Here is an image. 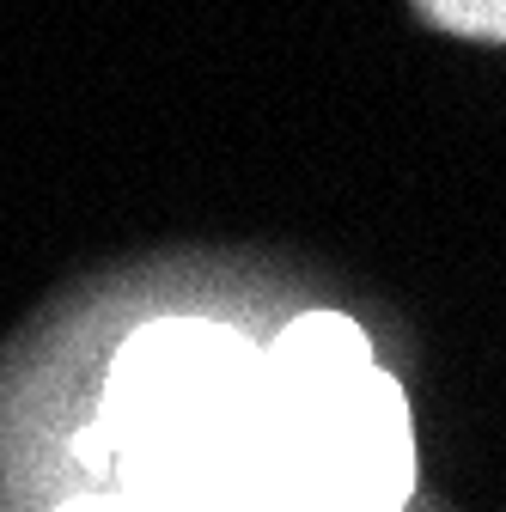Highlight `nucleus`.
Instances as JSON below:
<instances>
[{"instance_id":"obj_1","label":"nucleus","mask_w":506,"mask_h":512,"mask_svg":"<svg viewBox=\"0 0 506 512\" xmlns=\"http://www.w3.org/2000/svg\"><path fill=\"white\" fill-rule=\"evenodd\" d=\"M98 439L141 512H287L269 354L208 317H159L122 342Z\"/></svg>"},{"instance_id":"obj_2","label":"nucleus","mask_w":506,"mask_h":512,"mask_svg":"<svg viewBox=\"0 0 506 512\" xmlns=\"http://www.w3.org/2000/svg\"><path fill=\"white\" fill-rule=\"evenodd\" d=\"M275 397V470L287 512H403L415 427L403 384L342 311H305L263 348Z\"/></svg>"},{"instance_id":"obj_3","label":"nucleus","mask_w":506,"mask_h":512,"mask_svg":"<svg viewBox=\"0 0 506 512\" xmlns=\"http://www.w3.org/2000/svg\"><path fill=\"white\" fill-rule=\"evenodd\" d=\"M415 7L452 37L476 43H506V0H415Z\"/></svg>"},{"instance_id":"obj_4","label":"nucleus","mask_w":506,"mask_h":512,"mask_svg":"<svg viewBox=\"0 0 506 512\" xmlns=\"http://www.w3.org/2000/svg\"><path fill=\"white\" fill-rule=\"evenodd\" d=\"M55 512H141L129 494H80V500H68V506H55Z\"/></svg>"}]
</instances>
